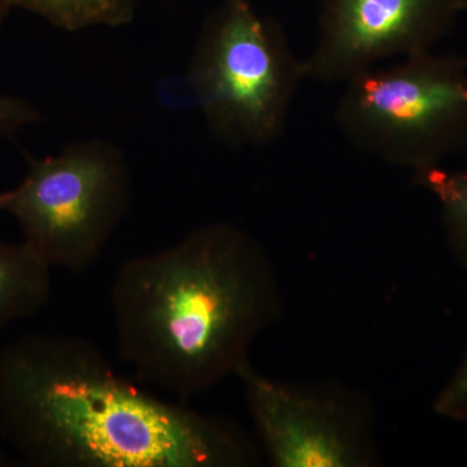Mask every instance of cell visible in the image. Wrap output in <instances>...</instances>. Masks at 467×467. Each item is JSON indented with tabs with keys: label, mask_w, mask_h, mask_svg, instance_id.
<instances>
[{
	"label": "cell",
	"mask_w": 467,
	"mask_h": 467,
	"mask_svg": "<svg viewBox=\"0 0 467 467\" xmlns=\"http://www.w3.org/2000/svg\"><path fill=\"white\" fill-rule=\"evenodd\" d=\"M344 85L335 124L362 152L413 173L467 153V57L422 52Z\"/></svg>",
	"instance_id": "277c9868"
},
{
	"label": "cell",
	"mask_w": 467,
	"mask_h": 467,
	"mask_svg": "<svg viewBox=\"0 0 467 467\" xmlns=\"http://www.w3.org/2000/svg\"><path fill=\"white\" fill-rule=\"evenodd\" d=\"M51 269L26 243L0 242V331L48 306Z\"/></svg>",
	"instance_id": "ba28073f"
},
{
	"label": "cell",
	"mask_w": 467,
	"mask_h": 467,
	"mask_svg": "<svg viewBox=\"0 0 467 467\" xmlns=\"http://www.w3.org/2000/svg\"><path fill=\"white\" fill-rule=\"evenodd\" d=\"M413 181L439 202L448 247L467 270V162L460 168L438 165L414 171Z\"/></svg>",
	"instance_id": "9c48e42d"
},
{
	"label": "cell",
	"mask_w": 467,
	"mask_h": 467,
	"mask_svg": "<svg viewBox=\"0 0 467 467\" xmlns=\"http://www.w3.org/2000/svg\"><path fill=\"white\" fill-rule=\"evenodd\" d=\"M41 119L38 109L23 98L0 94V140L18 133Z\"/></svg>",
	"instance_id": "7c38bea8"
},
{
	"label": "cell",
	"mask_w": 467,
	"mask_h": 467,
	"mask_svg": "<svg viewBox=\"0 0 467 467\" xmlns=\"http://www.w3.org/2000/svg\"><path fill=\"white\" fill-rule=\"evenodd\" d=\"M131 189L124 150L82 140L57 155L27 156L21 182L0 192V212L17 221L23 242L47 265L79 273L97 263L128 214Z\"/></svg>",
	"instance_id": "5b68a950"
},
{
	"label": "cell",
	"mask_w": 467,
	"mask_h": 467,
	"mask_svg": "<svg viewBox=\"0 0 467 467\" xmlns=\"http://www.w3.org/2000/svg\"><path fill=\"white\" fill-rule=\"evenodd\" d=\"M432 408L439 417L467 423V350L459 368L436 395Z\"/></svg>",
	"instance_id": "8fae6325"
},
{
	"label": "cell",
	"mask_w": 467,
	"mask_h": 467,
	"mask_svg": "<svg viewBox=\"0 0 467 467\" xmlns=\"http://www.w3.org/2000/svg\"><path fill=\"white\" fill-rule=\"evenodd\" d=\"M143 387L88 340L23 335L0 348V439L36 467L259 465L257 448L232 420Z\"/></svg>",
	"instance_id": "6da1fadb"
},
{
	"label": "cell",
	"mask_w": 467,
	"mask_h": 467,
	"mask_svg": "<svg viewBox=\"0 0 467 467\" xmlns=\"http://www.w3.org/2000/svg\"><path fill=\"white\" fill-rule=\"evenodd\" d=\"M67 32L95 26H124L133 20L134 0H9Z\"/></svg>",
	"instance_id": "30bf717a"
},
{
	"label": "cell",
	"mask_w": 467,
	"mask_h": 467,
	"mask_svg": "<svg viewBox=\"0 0 467 467\" xmlns=\"http://www.w3.org/2000/svg\"><path fill=\"white\" fill-rule=\"evenodd\" d=\"M466 9L467 0H321L306 77L346 84L380 61L432 51Z\"/></svg>",
	"instance_id": "52a82bcc"
},
{
	"label": "cell",
	"mask_w": 467,
	"mask_h": 467,
	"mask_svg": "<svg viewBox=\"0 0 467 467\" xmlns=\"http://www.w3.org/2000/svg\"><path fill=\"white\" fill-rule=\"evenodd\" d=\"M110 306L135 380L183 401L235 377L254 340L281 319L285 300L260 242L213 223L126 260Z\"/></svg>",
	"instance_id": "7a4b0ae2"
},
{
	"label": "cell",
	"mask_w": 467,
	"mask_h": 467,
	"mask_svg": "<svg viewBox=\"0 0 467 467\" xmlns=\"http://www.w3.org/2000/svg\"><path fill=\"white\" fill-rule=\"evenodd\" d=\"M8 465V457L7 454L5 453V448H3V441L0 439V467Z\"/></svg>",
	"instance_id": "5bb4252c"
},
{
	"label": "cell",
	"mask_w": 467,
	"mask_h": 467,
	"mask_svg": "<svg viewBox=\"0 0 467 467\" xmlns=\"http://www.w3.org/2000/svg\"><path fill=\"white\" fill-rule=\"evenodd\" d=\"M235 377L273 466L377 465L376 410L364 392L333 382H279L250 359Z\"/></svg>",
	"instance_id": "8992f818"
},
{
	"label": "cell",
	"mask_w": 467,
	"mask_h": 467,
	"mask_svg": "<svg viewBox=\"0 0 467 467\" xmlns=\"http://www.w3.org/2000/svg\"><path fill=\"white\" fill-rule=\"evenodd\" d=\"M12 8H14V5H11L9 0H0V26L5 23Z\"/></svg>",
	"instance_id": "4fadbf2b"
},
{
	"label": "cell",
	"mask_w": 467,
	"mask_h": 467,
	"mask_svg": "<svg viewBox=\"0 0 467 467\" xmlns=\"http://www.w3.org/2000/svg\"><path fill=\"white\" fill-rule=\"evenodd\" d=\"M304 78L282 27L248 0H225L208 18L187 73L209 133L235 150L281 138Z\"/></svg>",
	"instance_id": "3957f363"
}]
</instances>
